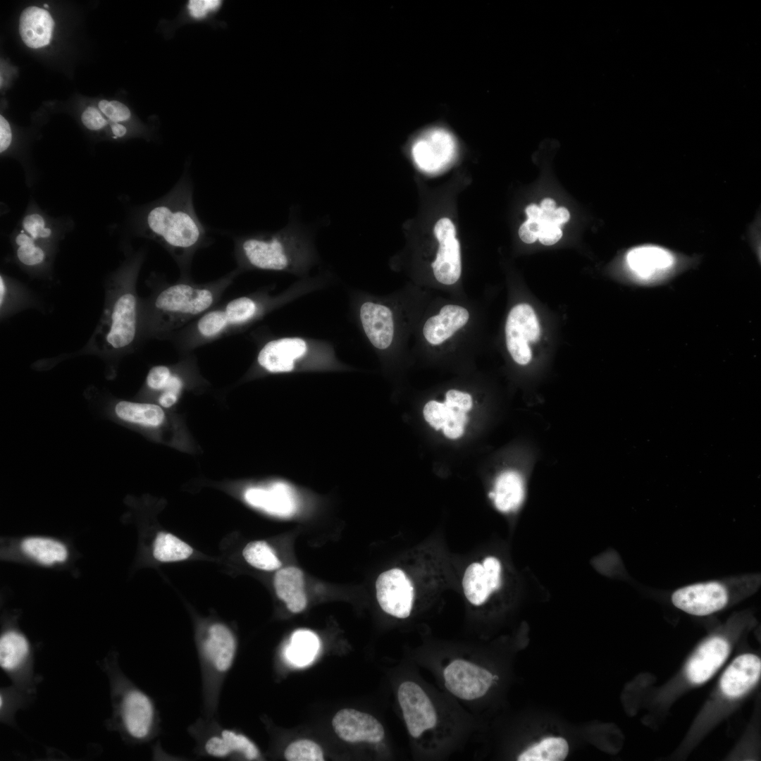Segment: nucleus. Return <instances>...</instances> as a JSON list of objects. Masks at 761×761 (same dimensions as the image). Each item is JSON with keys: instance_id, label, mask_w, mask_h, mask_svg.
Here are the masks:
<instances>
[{"instance_id": "8fccbe9b", "label": "nucleus", "mask_w": 761, "mask_h": 761, "mask_svg": "<svg viewBox=\"0 0 761 761\" xmlns=\"http://www.w3.org/2000/svg\"><path fill=\"white\" fill-rule=\"evenodd\" d=\"M12 141V132L8 121L0 116V151L3 153L10 146Z\"/></svg>"}, {"instance_id": "c85d7f7f", "label": "nucleus", "mask_w": 761, "mask_h": 761, "mask_svg": "<svg viewBox=\"0 0 761 761\" xmlns=\"http://www.w3.org/2000/svg\"><path fill=\"white\" fill-rule=\"evenodd\" d=\"M20 229L35 241L54 249L61 235L58 223L36 206L28 208L21 220Z\"/></svg>"}, {"instance_id": "20e7f679", "label": "nucleus", "mask_w": 761, "mask_h": 761, "mask_svg": "<svg viewBox=\"0 0 761 761\" xmlns=\"http://www.w3.org/2000/svg\"><path fill=\"white\" fill-rule=\"evenodd\" d=\"M240 272L237 269L209 285L179 282L158 290L142 309H140V330L158 335L178 328L190 319L204 314L216 302L221 291Z\"/></svg>"}, {"instance_id": "72a5a7b5", "label": "nucleus", "mask_w": 761, "mask_h": 761, "mask_svg": "<svg viewBox=\"0 0 761 761\" xmlns=\"http://www.w3.org/2000/svg\"><path fill=\"white\" fill-rule=\"evenodd\" d=\"M28 652V643L22 634L13 631L5 633L0 639L1 667L7 671L16 669L23 662Z\"/></svg>"}, {"instance_id": "4be33fe9", "label": "nucleus", "mask_w": 761, "mask_h": 761, "mask_svg": "<svg viewBox=\"0 0 761 761\" xmlns=\"http://www.w3.org/2000/svg\"><path fill=\"white\" fill-rule=\"evenodd\" d=\"M14 258L21 268L33 275H48L53 262L54 249L33 240L22 229L12 239Z\"/></svg>"}, {"instance_id": "c03bdc74", "label": "nucleus", "mask_w": 761, "mask_h": 761, "mask_svg": "<svg viewBox=\"0 0 761 761\" xmlns=\"http://www.w3.org/2000/svg\"><path fill=\"white\" fill-rule=\"evenodd\" d=\"M540 223L541 228L538 237L540 243L544 245H552L561 239L562 231L559 226L551 221H543Z\"/></svg>"}, {"instance_id": "4468645a", "label": "nucleus", "mask_w": 761, "mask_h": 761, "mask_svg": "<svg viewBox=\"0 0 761 761\" xmlns=\"http://www.w3.org/2000/svg\"><path fill=\"white\" fill-rule=\"evenodd\" d=\"M727 601V591L718 582L689 585L679 588L672 595V602L675 607L696 616L708 615L720 610Z\"/></svg>"}, {"instance_id": "9d476101", "label": "nucleus", "mask_w": 761, "mask_h": 761, "mask_svg": "<svg viewBox=\"0 0 761 761\" xmlns=\"http://www.w3.org/2000/svg\"><path fill=\"white\" fill-rule=\"evenodd\" d=\"M462 589L465 598L474 606L485 604L502 584V565L495 556L473 562L464 570Z\"/></svg>"}, {"instance_id": "2eb2a0df", "label": "nucleus", "mask_w": 761, "mask_h": 761, "mask_svg": "<svg viewBox=\"0 0 761 761\" xmlns=\"http://www.w3.org/2000/svg\"><path fill=\"white\" fill-rule=\"evenodd\" d=\"M456 144L452 136L443 129H432L421 136L412 147V156L422 170L433 172L440 170L454 156Z\"/></svg>"}, {"instance_id": "393cba45", "label": "nucleus", "mask_w": 761, "mask_h": 761, "mask_svg": "<svg viewBox=\"0 0 761 761\" xmlns=\"http://www.w3.org/2000/svg\"><path fill=\"white\" fill-rule=\"evenodd\" d=\"M469 318V311L464 307L456 304L445 305L439 314L426 321L423 328L424 338L433 345H440L462 328Z\"/></svg>"}, {"instance_id": "7c9ffc66", "label": "nucleus", "mask_w": 761, "mask_h": 761, "mask_svg": "<svg viewBox=\"0 0 761 761\" xmlns=\"http://www.w3.org/2000/svg\"><path fill=\"white\" fill-rule=\"evenodd\" d=\"M120 420L147 427H157L165 419L162 408L154 404L120 400L114 406Z\"/></svg>"}, {"instance_id": "f3484780", "label": "nucleus", "mask_w": 761, "mask_h": 761, "mask_svg": "<svg viewBox=\"0 0 761 761\" xmlns=\"http://www.w3.org/2000/svg\"><path fill=\"white\" fill-rule=\"evenodd\" d=\"M244 497L253 507L279 517L294 515L299 507L295 490L283 481H276L265 487H250L245 490Z\"/></svg>"}, {"instance_id": "39448f33", "label": "nucleus", "mask_w": 761, "mask_h": 761, "mask_svg": "<svg viewBox=\"0 0 761 761\" xmlns=\"http://www.w3.org/2000/svg\"><path fill=\"white\" fill-rule=\"evenodd\" d=\"M237 640L229 626L211 621L199 626L196 635L202 683V713L206 718H218L221 694L234 664Z\"/></svg>"}, {"instance_id": "6ab92c4d", "label": "nucleus", "mask_w": 761, "mask_h": 761, "mask_svg": "<svg viewBox=\"0 0 761 761\" xmlns=\"http://www.w3.org/2000/svg\"><path fill=\"white\" fill-rule=\"evenodd\" d=\"M729 652V643L722 638L713 637L705 641L687 664L688 679L696 684L705 682L722 666Z\"/></svg>"}, {"instance_id": "4c0bfd02", "label": "nucleus", "mask_w": 761, "mask_h": 761, "mask_svg": "<svg viewBox=\"0 0 761 761\" xmlns=\"http://www.w3.org/2000/svg\"><path fill=\"white\" fill-rule=\"evenodd\" d=\"M242 555L249 564L259 569L273 571L280 568L282 564L273 549L265 541L248 543Z\"/></svg>"}, {"instance_id": "603ef678", "label": "nucleus", "mask_w": 761, "mask_h": 761, "mask_svg": "<svg viewBox=\"0 0 761 761\" xmlns=\"http://www.w3.org/2000/svg\"><path fill=\"white\" fill-rule=\"evenodd\" d=\"M526 213L528 219L536 221H541L544 214L540 207L535 204H529L526 209Z\"/></svg>"}, {"instance_id": "a211bd4d", "label": "nucleus", "mask_w": 761, "mask_h": 761, "mask_svg": "<svg viewBox=\"0 0 761 761\" xmlns=\"http://www.w3.org/2000/svg\"><path fill=\"white\" fill-rule=\"evenodd\" d=\"M332 725L336 734L350 743H378L384 738L383 725L372 715L354 709L345 708L334 716Z\"/></svg>"}, {"instance_id": "ea45409f", "label": "nucleus", "mask_w": 761, "mask_h": 761, "mask_svg": "<svg viewBox=\"0 0 761 761\" xmlns=\"http://www.w3.org/2000/svg\"><path fill=\"white\" fill-rule=\"evenodd\" d=\"M462 411L447 400L444 402L431 400L425 404L423 414L427 423L438 431Z\"/></svg>"}, {"instance_id": "49530a36", "label": "nucleus", "mask_w": 761, "mask_h": 761, "mask_svg": "<svg viewBox=\"0 0 761 761\" xmlns=\"http://www.w3.org/2000/svg\"><path fill=\"white\" fill-rule=\"evenodd\" d=\"M445 400L466 412L470 410L473 405L472 397L469 394L454 389L449 390L446 392Z\"/></svg>"}, {"instance_id": "f8f14e48", "label": "nucleus", "mask_w": 761, "mask_h": 761, "mask_svg": "<svg viewBox=\"0 0 761 761\" xmlns=\"http://www.w3.org/2000/svg\"><path fill=\"white\" fill-rule=\"evenodd\" d=\"M120 717L123 727L134 740L142 741L151 736L156 729V710L151 699L142 691L130 688L121 700Z\"/></svg>"}, {"instance_id": "5701e85b", "label": "nucleus", "mask_w": 761, "mask_h": 761, "mask_svg": "<svg viewBox=\"0 0 761 761\" xmlns=\"http://www.w3.org/2000/svg\"><path fill=\"white\" fill-rule=\"evenodd\" d=\"M760 672L761 661L757 655H740L724 672L720 680V688L729 698L739 697L757 682Z\"/></svg>"}, {"instance_id": "0eeeda50", "label": "nucleus", "mask_w": 761, "mask_h": 761, "mask_svg": "<svg viewBox=\"0 0 761 761\" xmlns=\"http://www.w3.org/2000/svg\"><path fill=\"white\" fill-rule=\"evenodd\" d=\"M300 337H283L266 342L257 354L258 364L271 373L295 371L321 347L320 344Z\"/></svg>"}, {"instance_id": "ddd939ff", "label": "nucleus", "mask_w": 761, "mask_h": 761, "mask_svg": "<svg viewBox=\"0 0 761 761\" xmlns=\"http://www.w3.org/2000/svg\"><path fill=\"white\" fill-rule=\"evenodd\" d=\"M434 233L439 243L435 261L432 263L433 274L442 284H454L460 278L462 262L460 245L456 238L453 223L447 218L437 221Z\"/></svg>"}, {"instance_id": "f704fd0d", "label": "nucleus", "mask_w": 761, "mask_h": 761, "mask_svg": "<svg viewBox=\"0 0 761 761\" xmlns=\"http://www.w3.org/2000/svg\"><path fill=\"white\" fill-rule=\"evenodd\" d=\"M569 753L567 741L562 737H547L528 748L517 758L519 761H562Z\"/></svg>"}, {"instance_id": "e433bc0d", "label": "nucleus", "mask_w": 761, "mask_h": 761, "mask_svg": "<svg viewBox=\"0 0 761 761\" xmlns=\"http://www.w3.org/2000/svg\"><path fill=\"white\" fill-rule=\"evenodd\" d=\"M220 732L227 742L233 755V760L243 759L256 760L261 758V753L256 745L245 734L235 729L221 724Z\"/></svg>"}, {"instance_id": "6e6552de", "label": "nucleus", "mask_w": 761, "mask_h": 761, "mask_svg": "<svg viewBox=\"0 0 761 761\" xmlns=\"http://www.w3.org/2000/svg\"><path fill=\"white\" fill-rule=\"evenodd\" d=\"M540 327L533 309L519 304L509 311L505 324L506 345L513 360L521 366L532 359L529 344L540 337Z\"/></svg>"}, {"instance_id": "3c124183", "label": "nucleus", "mask_w": 761, "mask_h": 761, "mask_svg": "<svg viewBox=\"0 0 761 761\" xmlns=\"http://www.w3.org/2000/svg\"><path fill=\"white\" fill-rule=\"evenodd\" d=\"M569 218V212L564 207L557 208L551 215V221L558 226L567 223Z\"/></svg>"}, {"instance_id": "2f4dec72", "label": "nucleus", "mask_w": 761, "mask_h": 761, "mask_svg": "<svg viewBox=\"0 0 761 761\" xmlns=\"http://www.w3.org/2000/svg\"><path fill=\"white\" fill-rule=\"evenodd\" d=\"M21 547L25 553L44 564L62 562L68 556L66 547L50 538H28L23 541Z\"/></svg>"}, {"instance_id": "37998d69", "label": "nucleus", "mask_w": 761, "mask_h": 761, "mask_svg": "<svg viewBox=\"0 0 761 761\" xmlns=\"http://www.w3.org/2000/svg\"><path fill=\"white\" fill-rule=\"evenodd\" d=\"M99 108L112 122L118 123L130 118V111L123 104L117 101L101 100Z\"/></svg>"}, {"instance_id": "58836bf2", "label": "nucleus", "mask_w": 761, "mask_h": 761, "mask_svg": "<svg viewBox=\"0 0 761 761\" xmlns=\"http://www.w3.org/2000/svg\"><path fill=\"white\" fill-rule=\"evenodd\" d=\"M228 328L222 309L207 311L201 316L196 324L198 335L204 339L216 338Z\"/></svg>"}, {"instance_id": "7ed1b4c3", "label": "nucleus", "mask_w": 761, "mask_h": 761, "mask_svg": "<svg viewBox=\"0 0 761 761\" xmlns=\"http://www.w3.org/2000/svg\"><path fill=\"white\" fill-rule=\"evenodd\" d=\"M143 253L128 257L109 277L99 323L82 350L103 358L116 357L130 349L140 331V304L136 281Z\"/></svg>"}, {"instance_id": "c756f323", "label": "nucleus", "mask_w": 761, "mask_h": 761, "mask_svg": "<svg viewBox=\"0 0 761 761\" xmlns=\"http://www.w3.org/2000/svg\"><path fill=\"white\" fill-rule=\"evenodd\" d=\"M36 297L25 286L11 278L0 276V311L5 318L27 307H36Z\"/></svg>"}, {"instance_id": "9b49d317", "label": "nucleus", "mask_w": 761, "mask_h": 761, "mask_svg": "<svg viewBox=\"0 0 761 761\" xmlns=\"http://www.w3.org/2000/svg\"><path fill=\"white\" fill-rule=\"evenodd\" d=\"M397 698L409 734L419 738L426 730L435 726L437 714L426 693L416 683L402 682L397 691Z\"/></svg>"}, {"instance_id": "423d86ee", "label": "nucleus", "mask_w": 761, "mask_h": 761, "mask_svg": "<svg viewBox=\"0 0 761 761\" xmlns=\"http://www.w3.org/2000/svg\"><path fill=\"white\" fill-rule=\"evenodd\" d=\"M401 568H392L382 572L376 581L378 602L387 614L399 618L409 617L417 598L418 592L423 586L420 578Z\"/></svg>"}, {"instance_id": "de8ad7c7", "label": "nucleus", "mask_w": 761, "mask_h": 761, "mask_svg": "<svg viewBox=\"0 0 761 761\" xmlns=\"http://www.w3.org/2000/svg\"><path fill=\"white\" fill-rule=\"evenodd\" d=\"M221 3L218 0H191L188 8L192 17L200 18L205 16L208 11L216 9Z\"/></svg>"}, {"instance_id": "864d4df0", "label": "nucleus", "mask_w": 761, "mask_h": 761, "mask_svg": "<svg viewBox=\"0 0 761 761\" xmlns=\"http://www.w3.org/2000/svg\"><path fill=\"white\" fill-rule=\"evenodd\" d=\"M556 204L555 200L550 198H545L540 202V207L543 214L547 216H551L554 211L556 209Z\"/></svg>"}, {"instance_id": "cd10ccee", "label": "nucleus", "mask_w": 761, "mask_h": 761, "mask_svg": "<svg viewBox=\"0 0 761 761\" xmlns=\"http://www.w3.org/2000/svg\"><path fill=\"white\" fill-rule=\"evenodd\" d=\"M321 648V643L314 632L299 629L295 631L288 643L282 650L285 662L295 667H303L310 664L316 657Z\"/></svg>"}, {"instance_id": "79ce46f5", "label": "nucleus", "mask_w": 761, "mask_h": 761, "mask_svg": "<svg viewBox=\"0 0 761 761\" xmlns=\"http://www.w3.org/2000/svg\"><path fill=\"white\" fill-rule=\"evenodd\" d=\"M172 375L171 371L166 366H153L147 376L146 385L149 390L162 392L167 386Z\"/></svg>"}, {"instance_id": "a19ab883", "label": "nucleus", "mask_w": 761, "mask_h": 761, "mask_svg": "<svg viewBox=\"0 0 761 761\" xmlns=\"http://www.w3.org/2000/svg\"><path fill=\"white\" fill-rule=\"evenodd\" d=\"M285 758L289 761H323V753L321 748L315 742L302 739L290 743L284 753Z\"/></svg>"}, {"instance_id": "dca6fc26", "label": "nucleus", "mask_w": 761, "mask_h": 761, "mask_svg": "<svg viewBox=\"0 0 761 761\" xmlns=\"http://www.w3.org/2000/svg\"><path fill=\"white\" fill-rule=\"evenodd\" d=\"M675 256L668 249L656 245H643L626 255L629 268L641 282L652 283L666 277L674 268Z\"/></svg>"}, {"instance_id": "a878e982", "label": "nucleus", "mask_w": 761, "mask_h": 761, "mask_svg": "<svg viewBox=\"0 0 761 761\" xmlns=\"http://www.w3.org/2000/svg\"><path fill=\"white\" fill-rule=\"evenodd\" d=\"M54 25L47 11L32 6L22 12L19 31L23 42L30 48L37 49L49 44Z\"/></svg>"}, {"instance_id": "6e6d98bb", "label": "nucleus", "mask_w": 761, "mask_h": 761, "mask_svg": "<svg viewBox=\"0 0 761 761\" xmlns=\"http://www.w3.org/2000/svg\"><path fill=\"white\" fill-rule=\"evenodd\" d=\"M44 6L45 8H48V7H49V5H47V4H44Z\"/></svg>"}, {"instance_id": "5fc2aeb1", "label": "nucleus", "mask_w": 761, "mask_h": 761, "mask_svg": "<svg viewBox=\"0 0 761 761\" xmlns=\"http://www.w3.org/2000/svg\"><path fill=\"white\" fill-rule=\"evenodd\" d=\"M111 132L113 133V138L117 139L118 137H122L127 133L126 128L118 123L111 122L110 123Z\"/></svg>"}, {"instance_id": "09e8293b", "label": "nucleus", "mask_w": 761, "mask_h": 761, "mask_svg": "<svg viewBox=\"0 0 761 761\" xmlns=\"http://www.w3.org/2000/svg\"><path fill=\"white\" fill-rule=\"evenodd\" d=\"M540 228L541 223L540 221L528 219L520 226L519 235L524 242L527 244L533 243L538 239Z\"/></svg>"}, {"instance_id": "aec40b11", "label": "nucleus", "mask_w": 761, "mask_h": 761, "mask_svg": "<svg viewBox=\"0 0 761 761\" xmlns=\"http://www.w3.org/2000/svg\"><path fill=\"white\" fill-rule=\"evenodd\" d=\"M359 318L364 332L374 347L385 349L391 345L395 326L393 314L388 307L365 302L359 308Z\"/></svg>"}, {"instance_id": "f257e3e1", "label": "nucleus", "mask_w": 761, "mask_h": 761, "mask_svg": "<svg viewBox=\"0 0 761 761\" xmlns=\"http://www.w3.org/2000/svg\"><path fill=\"white\" fill-rule=\"evenodd\" d=\"M192 195V184L185 173L167 194L140 209L134 220L139 235L159 243L181 266L187 265L206 241Z\"/></svg>"}, {"instance_id": "c9c22d12", "label": "nucleus", "mask_w": 761, "mask_h": 761, "mask_svg": "<svg viewBox=\"0 0 761 761\" xmlns=\"http://www.w3.org/2000/svg\"><path fill=\"white\" fill-rule=\"evenodd\" d=\"M192 553V548L176 536L164 532H159L154 543L153 554L154 557L164 562L181 561L189 557Z\"/></svg>"}, {"instance_id": "412c9836", "label": "nucleus", "mask_w": 761, "mask_h": 761, "mask_svg": "<svg viewBox=\"0 0 761 761\" xmlns=\"http://www.w3.org/2000/svg\"><path fill=\"white\" fill-rule=\"evenodd\" d=\"M218 718L201 717L187 728L195 741L194 753L206 758L233 760L227 742L220 732Z\"/></svg>"}, {"instance_id": "bb28decb", "label": "nucleus", "mask_w": 761, "mask_h": 761, "mask_svg": "<svg viewBox=\"0 0 761 761\" xmlns=\"http://www.w3.org/2000/svg\"><path fill=\"white\" fill-rule=\"evenodd\" d=\"M304 586L303 573L295 567L281 569L274 577V587L278 597L293 613L303 611L307 606Z\"/></svg>"}, {"instance_id": "473e14b6", "label": "nucleus", "mask_w": 761, "mask_h": 761, "mask_svg": "<svg viewBox=\"0 0 761 761\" xmlns=\"http://www.w3.org/2000/svg\"><path fill=\"white\" fill-rule=\"evenodd\" d=\"M222 309L230 327L245 325L254 321L263 314L265 306L257 298L244 296L230 300Z\"/></svg>"}, {"instance_id": "f03ea898", "label": "nucleus", "mask_w": 761, "mask_h": 761, "mask_svg": "<svg viewBox=\"0 0 761 761\" xmlns=\"http://www.w3.org/2000/svg\"><path fill=\"white\" fill-rule=\"evenodd\" d=\"M314 230L301 221L298 206H292L288 221L282 228L272 233L246 235L235 240L238 269L306 276L319 261Z\"/></svg>"}, {"instance_id": "a18cd8bd", "label": "nucleus", "mask_w": 761, "mask_h": 761, "mask_svg": "<svg viewBox=\"0 0 761 761\" xmlns=\"http://www.w3.org/2000/svg\"><path fill=\"white\" fill-rule=\"evenodd\" d=\"M81 120L83 125L90 130H99L108 125V121L93 106L86 109L82 114Z\"/></svg>"}, {"instance_id": "1a4fd4ad", "label": "nucleus", "mask_w": 761, "mask_h": 761, "mask_svg": "<svg viewBox=\"0 0 761 761\" xmlns=\"http://www.w3.org/2000/svg\"><path fill=\"white\" fill-rule=\"evenodd\" d=\"M443 676L446 688L464 700L483 697L494 681L493 674L488 670L462 659L450 662Z\"/></svg>"}, {"instance_id": "b1692460", "label": "nucleus", "mask_w": 761, "mask_h": 761, "mask_svg": "<svg viewBox=\"0 0 761 761\" xmlns=\"http://www.w3.org/2000/svg\"><path fill=\"white\" fill-rule=\"evenodd\" d=\"M526 495V477L523 472L509 469L500 472L494 481L488 497L495 508L502 513H511L519 509Z\"/></svg>"}]
</instances>
